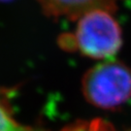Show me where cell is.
<instances>
[{
    "label": "cell",
    "instance_id": "cell-1",
    "mask_svg": "<svg viewBox=\"0 0 131 131\" xmlns=\"http://www.w3.org/2000/svg\"><path fill=\"white\" fill-rule=\"evenodd\" d=\"M75 29L61 34L58 44L68 52L98 60L112 59L122 45V30L114 13L107 10L89 11L75 20Z\"/></svg>",
    "mask_w": 131,
    "mask_h": 131
},
{
    "label": "cell",
    "instance_id": "cell-2",
    "mask_svg": "<svg viewBox=\"0 0 131 131\" xmlns=\"http://www.w3.org/2000/svg\"><path fill=\"white\" fill-rule=\"evenodd\" d=\"M82 91L90 105L115 110L131 98V68L109 59L89 68L82 79Z\"/></svg>",
    "mask_w": 131,
    "mask_h": 131
},
{
    "label": "cell",
    "instance_id": "cell-3",
    "mask_svg": "<svg viewBox=\"0 0 131 131\" xmlns=\"http://www.w3.org/2000/svg\"><path fill=\"white\" fill-rule=\"evenodd\" d=\"M36 2L49 18L75 21L92 10L102 9L115 13L119 0H36Z\"/></svg>",
    "mask_w": 131,
    "mask_h": 131
},
{
    "label": "cell",
    "instance_id": "cell-4",
    "mask_svg": "<svg viewBox=\"0 0 131 131\" xmlns=\"http://www.w3.org/2000/svg\"><path fill=\"white\" fill-rule=\"evenodd\" d=\"M11 97V89H0V131H46L19 122L15 117Z\"/></svg>",
    "mask_w": 131,
    "mask_h": 131
},
{
    "label": "cell",
    "instance_id": "cell-5",
    "mask_svg": "<svg viewBox=\"0 0 131 131\" xmlns=\"http://www.w3.org/2000/svg\"><path fill=\"white\" fill-rule=\"evenodd\" d=\"M60 131H117L112 123L103 118L79 121L71 123Z\"/></svg>",
    "mask_w": 131,
    "mask_h": 131
},
{
    "label": "cell",
    "instance_id": "cell-6",
    "mask_svg": "<svg viewBox=\"0 0 131 131\" xmlns=\"http://www.w3.org/2000/svg\"><path fill=\"white\" fill-rule=\"evenodd\" d=\"M0 1H2V2H7V1H11V0H0Z\"/></svg>",
    "mask_w": 131,
    "mask_h": 131
}]
</instances>
